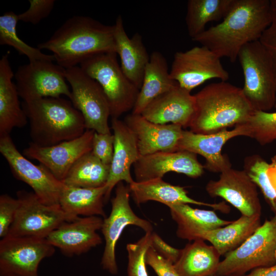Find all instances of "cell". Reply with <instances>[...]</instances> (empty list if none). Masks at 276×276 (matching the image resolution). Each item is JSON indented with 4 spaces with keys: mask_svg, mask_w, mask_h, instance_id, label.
Masks as SVG:
<instances>
[{
    "mask_svg": "<svg viewBox=\"0 0 276 276\" xmlns=\"http://www.w3.org/2000/svg\"><path fill=\"white\" fill-rule=\"evenodd\" d=\"M110 166L97 158L91 152L81 157L72 167L62 182L65 186L96 188L106 186Z\"/></svg>",
    "mask_w": 276,
    "mask_h": 276,
    "instance_id": "obj_32",
    "label": "cell"
},
{
    "mask_svg": "<svg viewBox=\"0 0 276 276\" xmlns=\"http://www.w3.org/2000/svg\"><path fill=\"white\" fill-rule=\"evenodd\" d=\"M234 0H189L185 21L191 39L203 32L211 21L223 19Z\"/></svg>",
    "mask_w": 276,
    "mask_h": 276,
    "instance_id": "obj_31",
    "label": "cell"
},
{
    "mask_svg": "<svg viewBox=\"0 0 276 276\" xmlns=\"http://www.w3.org/2000/svg\"><path fill=\"white\" fill-rule=\"evenodd\" d=\"M270 182L276 193V164L271 163L267 171Z\"/></svg>",
    "mask_w": 276,
    "mask_h": 276,
    "instance_id": "obj_44",
    "label": "cell"
},
{
    "mask_svg": "<svg viewBox=\"0 0 276 276\" xmlns=\"http://www.w3.org/2000/svg\"><path fill=\"white\" fill-rule=\"evenodd\" d=\"M169 208L177 224V237L189 241L200 239L202 234L233 222L220 219L214 211L195 209L188 204H174Z\"/></svg>",
    "mask_w": 276,
    "mask_h": 276,
    "instance_id": "obj_28",
    "label": "cell"
},
{
    "mask_svg": "<svg viewBox=\"0 0 276 276\" xmlns=\"http://www.w3.org/2000/svg\"><path fill=\"white\" fill-rule=\"evenodd\" d=\"M259 41L270 52L276 70V34L265 30Z\"/></svg>",
    "mask_w": 276,
    "mask_h": 276,
    "instance_id": "obj_42",
    "label": "cell"
},
{
    "mask_svg": "<svg viewBox=\"0 0 276 276\" xmlns=\"http://www.w3.org/2000/svg\"><path fill=\"white\" fill-rule=\"evenodd\" d=\"M116 187L115 196L111 200L110 215L103 219L101 228L105 246L101 264L103 269L111 274L118 273L115 250L125 227L128 225H135L146 233L152 232L153 230L150 222L137 216L132 210L129 202V186L121 181Z\"/></svg>",
    "mask_w": 276,
    "mask_h": 276,
    "instance_id": "obj_12",
    "label": "cell"
},
{
    "mask_svg": "<svg viewBox=\"0 0 276 276\" xmlns=\"http://www.w3.org/2000/svg\"><path fill=\"white\" fill-rule=\"evenodd\" d=\"M241 276H276V264L254 269L249 274Z\"/></svg>",
    "mask_w": 276,
    "mask_h": 276,
    "instance_id": "obj_43",
    "label": "cell"
},
{
    "mask_svg": "<svg viewBox=\"0 0 276 276\" xmlns=\"http://www.w3.org/2000/svg\"><path fill=\"white\" fill-rule=\"evenodd\" d=\"M250 132L245 124L210 134H199L183 130L178 145V150H186L199 154L205 159L204 169L212 172L221 173L232 168L228 157L222 153L224 144L238 136L250 137Z\"/></svg>",
    "mask_w": 276,
    "mask_h": 276,
    "instance_id": "obj_17",
    "label": "cell"
},
{
    "mask_svg": "<svg viewBox=\"0 0 276 276\" xmlns=\"http://www.w3.org/2000/svg\"><path fill=\"white\" fill-rule=\"evenodd\" d=\"M220 256L212 245L197 239L181 249L174 265L180 276H209L216 272Z\"/></svg>",
    "mask_w": 276,
    "mask_h": 276,
    "instance_id": "obj_29",
    "label": "cell"
},
{
    "mask_svg": "<svg viewBox=\"0 0 276 276\" xmlns=\"http://www.w3.org/2000/svg\"><path fill=\"white\" fill-rule=\"evenodd\" d=\"M53 62L37 60L18 67L14 74L15 85L24 101L62 95L71 98L65 69Z\"/></svg>",
    "mask_w": 276,
    "mask_h": 276,
    "instance_id": "obj_11",
    "label": "cell"
},
{
    "mask_svg": "<svg viewBox=\"0 0 276 276\" xmlns=\"http://www.w3.org/2000/svg\"><path fill=\"white\" fill-rule=\"evenodd\" d=\"M178 85L170 76L166 58L160 52L153 51L145 67L142 84L132 113L141 114L153 100Z\"/></svg>",
    "mask_w": 276,
    "mask_h": 276,
    "instance_id": "obj_26",
    "label": "cell"
},
{
    "mask_svg": "<svg viewBox=\"0 0 276 276\" xmlns=\"http://www.w3.org/2000/svg\"><path fill=\"white\" fill-rule=\"evenodd\" d=\"M117 55L115 52L98 54L80 64L81 68L102 87L112 118H119L132 110L140 90L123 72Z\"/></svg>",
    "mask_w": 276,
    "mask_h": 276,
    "instance_id": "obj_6",
    "label": "cell"
},
{
    "mask_svg": "<svg viewBox=\"0 0 276 276\" xmlns=\"http://www.w3.org/2000/svg\"><path fill=\"white\" fill-rule=\"evenodd\" d=\"M103 221L100 216L80 217L63 222L46 239L64 255L79 256L102 243L97 231L101 229Z\"/></svg>",
    "mask_w": 276,
    "mask_h": 276,
    "instance_id": "obj_18",
    "label": "cell"
},
{
    "mask_svg": "<svg viewBox=\"0 0 276 276\" xmlns=\"http://www.w3.org/2000/svg\"><path fill=\"white\" fill-rule=\"evenodd\" d=\"M238 58L244 75L243 92L256 111L268 112L276 102V70L269 50L259 41L247 43Z\"/></svg>",
    "mask_w": 276,
    "mask_h": 276,
    "instance_id": "obj_5",
    "label": "cell"
},
{
    "mask_svg": "<svg viewBox=\"0 0 276 276\" xmlns=\"http://www.w3.org/2000/svg\"><path fill=\"white\" fill-rule=\"evenodd\" d=\"M152 233H146L137 242L127 244L128 276H149L146 258L147 252L151 246Z\"/></svg>",
    "mask_w": 276,
    "mask_h": 276,
    "instance_id": "obj_36",
    "label": "cell"
},
{
    "mask_svg": "<svg viewBox=\"0 0 276 276\" xmlns=\"http://www.w3.org/2000/svg\"><path fill=\"white\" fill-rule=\"evenodd\" d=\"M274 108H276V102H275V106H274Z\"/></svg>",
    "mask_w": 276,
    "mask_h": 276,
    "instance_id": "obj_47",
    "label": "cell"
},
{
    "mask_svg": "<svg viewBox=\"0 0 276 276\" xmlns=\"http://www.w3.org/2000/svg\"><path fill=\"white\" fill-rule=\"evenodd\" d=\"M133 166L137 182L162 178L170 172L196 178L203 174L204 169L197 155L186 150L159 152L140 156Z\"/></svg>",
    "mask_w": 276,
    "mask_h": 276,
    "instance_id": "obj_19",
    "label": "cell"
},
{
    "mask_svg": "<svg viewBox=\"0 0 276 276\" xmlns=\"http://www.w3.org/2000/svg\"><path fill=\"white\" fill-rule=\"evenodd\" d=\"M19 205L18 199L8 194L0 196V237L7 235Z\"/></svg>",
    "mask_w": 276,
    "mask_h": 276,
    "instance_id": "obj_39",
    "label": "cell"
},
{
    "mask_svg": "<svg viewBox=\"0 0 276 276\" xmlns=\"http://www.w3.org/2000/svg\"><path fill=\"white\" fill-rule=\"evenodd\" d=\"M9 52L0 60V136L10 135L14 128H22L28 118L20 106L14 77L9 60Z\"/></svg>",
    "mask_w": 276,
    "mask_h": 276,
    "instance_id": "obj_25",
    "label": "cell"
},
{
    "mask_svg": "<svg viewBox=\"0 0 276 276\" xmlns=\"http://www.w3.org/2000/svg\"><path fill=\"white\" fill-rule=\"evenodd\" d=\"M111 128L114 136V150L110 165L109 174L106 184L105 202L113 189L121 181L132 183L131 167L140 157L134 134L124 121L112 118Z\"/></svg>",
    "mask_w": 276,
    "mask_h": 276,
    "instance_id": "obj_21",
    "label": "cell"
},
{
    "mask_svg": "<svg viewBox=\"0 0 276 276\" xmlns=\"http://www.w3.org/2000/svg\"><path fill=\"white\" fill-rule=\"evenodd\" d=\"M271 163L276 164V153L275 155L271 158Z\"/></svg>",
    "mask_w": 276,
    "mask_h": 276,
    "instance_id": "obj_46",
    "label": "cell"
},
{
    "mask_svg": "<svg viewBox=\"0 0 276 276\" xmlns=\"http://www.w3.org/2000/svg\"><path fill=\"white\" fill-rule=\"evenodd\" d=\"M195 112L189 128L210 134L247 122L255 111L242 88L226 81L210 83L194 95Z\"/></svg>",
    "mask_w": 276,
    "mask_h": 276,
    "instance_id": "obj_3",
    "label": "cell"
},
{
    "mask_svg": "<svg viewBox=\"0 0 276 276\" xmlns=\"http://www.w3.org/2000/svg\"><path fill=\"white\" fill-rule=\"evenodd\" d=\"M0 152L14 177L28 185L43 203L59 204L64 183L43 165L34 164L20 153L10 135L0 136Z\"/></svg>",
    "mask_w": 276,
    "mask_h": 276,
    "instance_id": "obj_10",
    "label": "cell"
},
{
    "mask_svg": "<svg viewBox=\"0 0 276 276\" xmlns=\"http://www.w3.org/2000/svg\"><path fill=\"white\" fill-rule=\"evenodd\" d=\"M271 22L270 0H234L220 23L192 40L233 63L242 47L259 40Z\"/></svg>",
    "mask_w": 276,
    "mask_h": 276,
    "instance_id": "obj_1",
    "label": "cell"
},
{
    "mask_svg": "<svg viewBox=\"0 0 276 276\" xmlns=\"http://www.w3.org/2000/svg\"><path fill=\"white\" fill-rule=\"evenodd\" d=\"M28 10L18 14L19 21L33 25L38 24L48 17L51 12L55 1L54 0H29Z\"/></svg>",
    "mask_w": 276,
    "mask_h": 276,
    "instance_id": "obj_38",
    "label": "cell"
},
{
    "mask_svg": "<svg viewBox=\"0 0 276 276\" xmlns=\"http://www.w3.org/2000/svg\"><path fill=\"white\" fill-rule=\"evenodd\" d=\"M114 150V136L111 133H100L95 132L91 153L103 164L110 166Z\"/></svg>",
    "mask_w": 276,
    "mask_h": 276,
    "instance_id": "obj_37",
    "label": "cell"
},
{
    "mask_svg": "<svg viewBox=\"0 0 276 276\" xmlns=\"http://www.w3.org/2000/svg\"><path fill=\"white\" fill-rule=\"evenodd\" d=\"M17 198L19 205L7 235L46 238L66 221L59 204H44L34 192L18 191Z\"/></svg>",
    "mask_w": 276,
    "mask_h": 276,
    "instance_id": "obj_13",
    "label": "cell"
},
{
    "mask_svg": "<svg viewBox=\"0 0 276 276\" xmlns=\"http://www.w3.org/2000/svg\"><path fill=\"white\" fill-rule=\"evenodd\" d=\"M205 189L211 197L222 198L237 209L242 215H261L257 186L243 170L231 168L223 171L217 180L208 182Z\"/></svg>",
    "mask_w": 276,
    "mask_h": 276,
    "instance_id": "obj_16",
    "label": "cell"
},
{
    "mask_svg": "<svg viewBox=\"0 0 276 276\" xmlns=\"http://www.w3.org/2000/svg\"><path fill=\"white\" fill-rule=\"evenodd\" d=\"M261 225V215H242L227 225L202 234L200 239L210 242L220 255H226L240 246Z\"/></svg>",
    "mask_w": 276,
    "mask_h": 276,
    "instance_id": "obj_30",
    "label": "cell"
},
{
    "mask_svg": "<svg viewBox=\"0 0 276 276\" xmlns=\"http://www.w3.org/2000/svg\"><path fill=\"white\" fill-rule=\"evenodd\" d=\"M271 22L268 28L276 33V0H270Z\"/></svg>",
    "mask_w": 276,
    "mask_h": 276,
    "instance_id": "obj_45",
    "label": "cell"
},
{
    "mask_svg": "<svg viewBox=\"0 0 276 276\" xmlns=\"http://www.w3.org/2000/svg\"><path fill=\"white\" fill-rule=\"evenodd\" d=\"M146 260L157 276H180L174 264L158 254L151 246L147 252Z\"/></svg>",
    "mask_w": 276,
    "mask_h": 276,
    "instance_id": "obj_40",
    "label": "cell"
},
{
    "mask_svg": "<svg viewBox=\"0 0 276 276\" xmlns=\"http://www.w3.org/2000/svg\"><path fill=\"white\" fill-rule=\"evenodd\" d=\"M55 251L46 238L7 235L0 241V275L38 276L41 261Z\"/></svg>",
    "mask_w": 276,
    "mask_h": 276,
    "instance_id": "obj_9",
    "label": "cell"
},
{
    "mask_svg": "<svg viewBox=\"0 0 276 276\" xmlns=\"http://www.w3.org/2000/svg\"><path fill=\"white\" fill-rule=\"evenodd\" d=\"M106 186L88 188L65 186L60 193L59 204L66 221H72L80 216L106 217L103 206Z\"/></svg>",
    "mask_w": 276,
    "mask_h": 276,
    "instance_id": "obj_27",
    "label": "cell"
},
{
    "mask_svg": "<svg viewBox=\"0 0 276 276\" xmlns=\"http://www.w3.org/2000/svg\"><path fill=\"white\" fill-rule=\"evenodd\" d=\"M276 264V216L266 220L238 248L220 262L216 273L241 274L259 267Z\"/></svg>",
    "mask_w": 276,
    "mask_h": 276,
    "instance_id": "obj_7",
    "label": "cell"
},
{
    "mask_svg": "<svg viewBox=\"0 0 276 276\" xmlns=\"http://www.w3.org/2000/svg\"><path fill=\"white\" fill-rule=\"evenodd\" d=\"M151 246L158 254L173 264L177 261L181 253V249L171 246L154 232L151 234Z\"/></svg>",
    "mask_w": 276,
    "mask_h": 276,
    "instance_id": "obj_41",
    "label": "cell"
},
{
    "mask_svg": "<svg viewBox=\"0 0 276 276\" xmlns=\"http://www.w3.org/2000/svg\"><path fill=\"white\" fill-rule=\"evenodd\" d=\"M113 26L116 51L120 58L121 69L126 77L140 89L145 67L150 59L142 35L136 32L129 38L121 15L118 16Z\"/></svg>",
    "mask_w": 276,
    "mask_h": 276,
    "instance_id": "obj_23",
    "label": "cell"
},
{
    "mask_svg": "<svg viewBox=\"0 0 276 276\" xmlns=\"http://www.w3.org/2000/svg\"><path fill=\"white\" fill-rule=\"evenodd\" d=\"M270 164L258 154H253L244 158L243 170L262 192L271 209L276 213V193L272 187L267 171Z\"/></svg>",
    "mask_w": 276,
    "mask_h": 276,
    "instance_id": "obj_34",
    "label": "cell"
},
{
    "mask_svg": "<svg viewBox=\"0 0 276 276\" xmlns=\"http://www.w3.org/2000/svg\"><path fill=\"white\" fill-rule=\"evenodd\" d=\"M195 110L194 96L178 85L153 100L141 114L154 123H170L187 128L189 127Z\"/></svg>",
    "mask_w": 276,
    "mask_h": 276,
    "instance_id": "obj_22",
    "label": "cell"
},
{
    "mask_svg": "<svg viewBox=\"0 0 276 276\" xmlns=\"http://www.w3.org/2000/svg\"><path fill=\"white\" fill-rule=\"evenodd\" d=\"M65 77L71 87L70 101L83 116L86 129L111 133L109 106L99 84L79 66L65 69Z\"/></svg>",
    "mask_w": 276,
    "mask_h": 276,
    "instance_id": "obj_8",
    "label": "cell"
},
{
    "mask_svg": "<svg viewBox=\"0 0 276 276\" xmlns=\"http://www.w3.org/2000/svg\"><path fill=\"white\" fill-rule=\"evenodd\" d=\"M95 131L86 129L78 137L49 147L29 144L24 150L26 157L38 161L58 180L62 181L74 164L91 151Z\"/></svg>",
    "mask_w": 276,
    "mask_h": 276,
    "instance_id": "obj_15",
    "label": "cell"
},
{
    "mask_svg": "<svg viewBox=\"0 0 276 276\" xmlns=\"http://www.w3.org/2000/svg\"><path fill=\"white\" fill-rule=\"evenodd\" d=\"M245 124L249 129L250 137L261 145L276 141V112L255 110Z\"/></svg>",
    "mask_w": 276,
    "mask_h": 276,
    "instance_id": "obj_35",
    "label": "cell"
},
{
    "mask_svg": "<svg viewBox=\"0 0 276 276\" xmlns=\"http://www.w3.org/2000/svg\"><path fill=\"white\" fill-rule=\"evenodd\" d=\"M170 73L180 87L190 92L210 79L226 81L229 77L220 58L203 45L176 52Z\"/></svg>",
    "mask_w": 276,
    "mask_h": 276,
    "instance_id": "obj_14",
    "label": "cell"
},
{
    "mask_svg": "<svg viewBox=\"0 0 276 276\" xmlns=\"http://www.w3.org/2000/svg\"><path fill=\"white\" fill-rule=\"evenodd\" d=\"M124 121L135 135L140 156L178 150L183 130L180 125L154 123L141 114L133 113L128 114Z\"/></svg>",
    "mask_w": 276,
    "mask_h": 276,
    "instance_id": "obj_20",
    "label": "cell"
},
{
    "mask_svg": "<svg viewBox=\"0 0 276 276\" xmlns=\"http://www.w3.org/2000/svg\"><path fill=\"white\" fill-rule=\"evenodd\" d=\"M18 14L12 11L0 16V44L8 45L14 48L20 55L27 56L29 62L37 60L55 61L53 55L43 53L38 48H34L22 41L17 34Z\"/></svg>",
    "mask_w": 276,
    "mask_h": 276,
    "instance_id": "obj_33",
    "label": "cell"
},
{
    "mask_svg": "<svg viewBox=\"0 0 276 276\" xmlns=\"http://www.w3.org/2000/svg\"><path fill=\"white\" fill-rule=\"evenodd\" d=\"M128 186L130 195L138 205L149 201H155L168 207L185 203L209 206L223 213L228 212L229 209L224 202L210 203L195 200L188 195L184 187L171 185L162 178L142 182L134 181Z\"/></svg>",
    "mask_w": 276,
    "mask_h": 276,
    "instance_id": "obj_24",
    "label": "cell"
},
{
    "mask_svg": "<svg viewBox=\"0 0 276 276\" xmlns=\"http://www.w3.org/2000/svg\"><path fill=\"white\" fill-rule=\"evenodd\" d=\"M32 143L52 146L81 136L86 130L81 113L71 101L54 97L24 101Z\"/></svg>",
    "mask_w": 276,
    "mask_h": 276,
    "instance_id": "obj_4",
    "label": "cell"
},
{
    "mask_svg": "<svg viewBox=\"0 0 276 276\" xmlns=\"http://www.w3.org/2000/svg\"><path fill=\"white\" fill-rule=\"evenodd\" d=\"M37 48L51 51L56 63L65 69L78 66L96 54L116 53L113 26L88 16L75 15Z\"/></svg>",
    "mask_w": 276,
    "mask_h": 276,
    "instance_id": "obj_2",
    "label": "cell"
}]
</instances>
